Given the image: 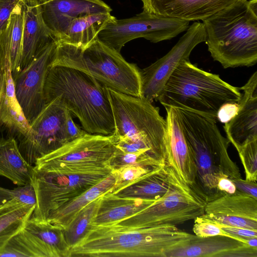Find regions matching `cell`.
I'll return each instance as SVG.
<instances>
[{
  "label": "cell",
  "mask_w": 257,
  "mask_h": 257,
  "mask_svg": "<svg viewBox=\"0 0 257 257\" xmlns=\"http://www.w3.org/2000/svg\"><path fill=\"white\" fill-rule=\"evenodd\" d=\"M196 237L175 225H91L70 257H167Z\"/></svg>",
  "instance_id": "1"
},
{
  "label": "cell",
  "mask_w": 257,
  "mask_h": 257,
  "mask_svg": "<svg viewBox=\"0 0 257 257\" xmlns=\"http://www.w3.org/2000/svg\"><path fill=\"white\" fill-rule=\"evenodd\" d=\"M44 95L46 104L58 98L79 119L87 133L113 134L107 87L92 76L70 67L51 66L45 80Z\"/></svg>",
  "instance_id": "2"
},
{
  "label": "cell",
  "mask_w": 257,
  "mask_h": 257,
  "mask_svg": "<svg viewBox=\"0 0 257 257\" xmlns=\"http://www.w3.org/2000/svg\"><path fill=\"white\" fill-rule=\"evenodd\" d=\"M175 109L195 165L197 191L208 202L221 196L217 189L221 178L241 177L239 167L229 155L230 142L216 121L186 109Z\"/></svg>",
  "instance_id": "3"
},
{
  "label": "cell",
  "mask_w": 257,
  "mask_h": 257,
  "mask_svg": "<svg viewBox=\"0 0 257 257\" xmlns=\"http://www.w3.org/2000/svg\"><path fill=\"white\" fill-rule=\"evenodd\" d=\"M202 21L208 50L224 68L256 63V0H239Z\"/></svg>",
  "instance_id": "4"
},
{
  "label": "cell",
  "mask_w": 257,
  "mask_h": 257,
  "mask_svg": "<svg viewBox=\"0 0 257 257\" xmlns=\"http://www.w3.org/2000/svg\"><path fill=\"white\" fill-rule=\"evenodd\" d=\"M240 90L219 75L200 69L186 59L172 73L156 101L164 107L186 109L217 122L219 108L227 103H238Z\"/></svg>",
  "instance_id": "5"
},
{
  "label": "cell",
  "mask_w": 257,
  "mask_h": 257,
  "mask_svg": "<svg viewBox=\"0 0 257 257\" xmlns=\"http://www.w3.org/2000/svg\"><path fill=\"white\" fill-rule=\"evenodd\" d=\"M54 66L76 69L92 76L107 88L142 97L140 69L98 37L83 49L57 41L51 64Z\"/></svg>",
  "instance_id": "6"
},
{
  "label": "cell",
  "mask_w": 257,
  "mask_h": 257,
  "mask_svg": "<svg viewBox=\"0 0 257 257\" xmlns=\"http://www.w3.org/2000/svg\"><path fill=\"white\" fill-rule=\"evenodd\" d=\"M107 90L114 123L113 134L143 141L165 164L167 123L159 108L143 97Z\"/></svg>",
  "instance_id": "7"
},
{
  "label": "cell",
  "mask_w": 257,
  "mask_h": 257,
  "mask_svg": "<svg viewBox=\"0 0 257 257\" xmlns=\"http://www.w3.org/2000/svg\"><path fill=\"white\" fill-rule=\"evenodd\" d=\"M207 203L173 170L169 188L163 196L135 214L111 224L132 227L176 226L203 215Z\"/></svg>",
  "instance_id": "8"
},
{
  "label": "cell",
  "mask_w": 257,
  "mask_h": 257,
  "mask_svg": "<svg viewBox=\"0 0 257 257\" xmlns=\"http://www.w3.org/2000/svg\"><path fill=\"white\" fill-rule=\"evenodd\" d=\"M111 171L110 167L78 173L34 169L32 184L37 203L30 217L46 221L60 208L106 178Z\"/></svg>",
  "instance_id": "9"
},
{
  "label": "cell",
  "mask_w": 257,
  "mask_h": 257,
  "mask_svg": "<svg viewBox=\"0 0 257 257\" xmlns=\"http://www.w3.org/2000/svg\"><path fill=\"white\" fill-rule=\"evenodd\" d=\"M116 137L86 133L37 160L34 168L43 171L78 173L110 167L115 153Z\"/></svg>",
  "instance_id": "10"
},
{
  "label": "cell",
  "mask_w": 257,
  "mask_h": 257,
  "mask_svg": "<svg viewBox=\"0 0 257 257\" xmlns=\"http://www.w3.org/2000/svg\"><path fill=\"white\" fill-rule=\"evenodd\" d=\"M190 22L143 11L132 17L108 23L98 39L118 52L127 42L143 38L152 43L170 40L187 30Z\"/></svg>",
  "instance_id": "11"
},
{
  "label": "cell",
  "mask_w": 257,
  "mask_h": 257,
  "mask_svg": "<svg viewBox=\"0 0 257 257\" xmlns=\"http://www.w3.org/2000/svg\"><path fill=\"white\" fill-rule=\"evenodd\" d=\"M70 111L56 98L46 103L30 124L29 137L22 140L19 149L25 160L34 166L36 161L71 142L67 121Z\"/></svg>",
  "instance_id": "12"
},
{
  "label": "cell",
  "mask_w": 257,
  "mask_h": 257,
  "mask_svg": "<svg viewBox=\"0 0 257 257\" xmlns=\"http://www.w3.org/2000/svg\"><path fill=\"white\" fill-rule=\"evenodd\" d=\"M206 40L203 23L195 22L165 55L140 70L142 97L151 102L157 100L166 81L183 60L189 59L193 49Z\"/></svg>",
  "instance_id": "13"
},
{
  "label": "cell",
  "mask_w": 257,
  "mask_h": 257,
  "mask_svg": "<svg viewBox=\"0 0 257 257\" xmlns=\"http://www.w3.org/2000/svg\"><path fill=\"white\" fill-rule=\"evenodd\" d=\"M57 46L56 40L50 42L13 77L16 97L30 124L46 105L44 85Z\"/></svg>",
  "instance_id": "14"
},
{
  "label": "cell",
  "mask_w": 257,
  "mask_h": 257,
  "mask_svg": "<svg viewBox=\"0 0 257 257\" xmlns=\"http://www.w3.org/2000/svg\"><path fill=\"white\" fill-rule=\"evenodd\" d=\"M203 214L218 224L257 230V199L239 191L208 202Z\"/></svg>",
  "instance_id": "15"
},
{
  "label": "cell",
  "mask_w": 257,
  "mask_h": 257,
  "mask_svg": "<svg viewBox=\"0 0 257 257\" xmlns=\"http://www.w3.org/2000/svg\"><path fill=\"white\" fill-rule=\"evenodd\" d=\"M44 21L58 40L71 22L89 14L111 13V8L102 0H38Z\"/></svg>",
  "instance_id": "16"
},
{
  "label": "cell",
  "mask_w": 257,
  "mask_h": 257,
  "mask_svg": "<svg viewBox=\"0 0 257 257\" xmlns=\"http://www.w3.org/2000/svg\"><path fill=\"white\" fill-rule=\"evenodd\" d=\"M165 108L167 113L165 165L171 167L184 182L197 192L195 165L176 109L171 107Z\"/></svg>",
  "instance_id": "17"
},
{
  "label": "cell",
  "mask_w": 257,
  "mask_h": 257,
  "mask_svg": "<svg viewBox=\"0 0 257 257\" xmlns=\"http://www.w3.org/2000/svg\"><path fill=\"white\" fill-rule=\"evenodd\" d=\"M240 89L243 92L237 112L224 126L227 139L235 148L257 139V71Z\"/></svg>",
  "instance_id": "18"
},
{
  "label": "cell",
  "mask_w": 257,
  "mask_h": 257,
  "mask_svg": "<svg viewBox=\"0 0 257 257\" xmlns=\"http://www.w3.org/2000/svg\"><path fill=\"white\" fill-rule=\"evenodd\" d=\"M239 0H141L143 11L188 21L203 20Z\"/></svg>",
  "instance_id": "19"
},
{
  "label": "cell",
  "mask_w": 257,
  "mask_h": 257,
  "mask_svg": "<svg viewBox=\"0 0 257 257\" xmlns=\"http://www.w3.org/2000/svg\"><path fill=\"white\" fill-rule=\"evenodd\" d=\"M257 257V247L233 238L215 235L196 237L167 257Z\"/></svg>",
  "instance_id": "20"
},
{
  "label": "cell",
  "mask_w": 257,
  "mask_h": 257,
  "mask_svg": "<svg viewBox=\"0 0 257 257\" xmlns=\"http://www.w3.org/2000/svg\"><path fill=\"white\" fill-rule=\"evenodd\" d=\"M25 11L20 71L50 42L56 40L46 25L38 0H22Z\"/></svg>",
  "instance_id": "21"
},
{
  "label": "cell",
  "mask_w": 257,
  "mask_h": 257,
  "mask_svg": "<svg viewBox=\"0 0 257 257\" xmlns=\"http://www.w3.org/2000/svg\"><path fill=\"white\" fill-rule=\"evenodd\" d=\"M4 56V68L0 84V128L4 126L17 132L23 140L30 135V125L15 94L10 58Z\"/></svg>",
  "instance_id": "22"
},
{
  "label": "cell",
  "mask_w": 257,
  "mask_h": 257,
  "mask_svg": "<svg viewBox=\"0 0 257 257\" xmlns=\"http://www.w3.org/2000/svg\"><path fill=\"white\" fill-rule=\"evenodd\" d=\"M173 169L164 165L111 193L121 197L156 201L168 191Z\"/></svg>",
  "instance_id": "23"
},
{
  "label": "cell",
  "mask_w": 257,
  "mask_h": 257,
  "mask_svg": "<svg viewBox=\"0 0 257 257\" xmlns=\"http://www.w3.org/2000/svg\"><path fill=\"white\" fill-rule=\"evenodd\" d=\"M112 190L101 196L91 225H103L115 223L135 214L155 201L119 197L111 193Z\"/></svg>",
  "instance_id": "24"
},
{
  "label": "cell",
  "mask_w": 257,
  "mask_h": 257,
  "mask_svg": "<svg viewBox=\"0 0 257 257\" xmlns=\"http://www.w3.org/2000/svg\"><path fill=\"white\" fill-rule=\"evenodd\" d=\"M115 19L111 13L89 14L76 18L57 41L84 49L98 37L99 32L108 23Z\"/></svg>",
  "instance_id": "25"
},
{
  "label": "cell",
  "mask_w": 257,
  "mask_h": 257,
  "mask_svg": "<svg viewBox=\"0 0 257 257\" xmlns=\"http://www.w3.org/2000/svg\"><path fill=\"white\" fill-rule=\"evenodd\" d=\"M34 166L24 159L16 140L12 137L0 139V176L18 186L32 184Z\"/></svg>",
  "instance_id": "26"
},
{
  "label": "cell",
  "mask_w": 257,
  "mask_h": 257,
  "mask_svg": "<svg viewBox=\"0 0 257 257\" xmlns=\"http://www.w3.org/2000/svg\"><path fill=\"white\" fill-rule=\"evenodd\" d=\"M25 11L22 0L14 8L0 35V47L10 58L13 77L20 71Z\"/></svg>",
  "instance_id": "27"
},
{
  "label": "cell",
  "mask_w": 257,
  "mask_h": 257,
  "mask_svg": "<svg viewBox=\"0 0 257 257\" xmlns=\"http://www.w3.org/2000/svg\"><path fill=\"white\" fill-rule=\"evenodd\" d=\"M115 180L112 173L99 183L60 208L46 221L66 229L79 211L106 192L113 190Z\"/></svg>",
  "instance_id": "28"
},
{
  "label": "cell",
  "mask_w": 257,
  "mask_h": 257,
  "mask_svg": "<svg viewBox=\"0 0 257 257\" xmlns=\"http://www.w3.org/2000/svg\"><path fill=\"white\" fill-rule=\"evenodd\" d=\"M2 256L55 257L46 244L24 228L0 250V257Z\"/></svg>",
  "instance_id": "29"
},
{
  "label": "cell",
  "mask_w": 257,
  "mask_h": 257,
  "mask_svg": "<svg viewBox=\"0 0 257 257\" xmlns=\"http://www.w3.org/2000/svg\"><path fill=\"white\" fill-rule=\"evenodd\" d=\"M25 229L38 237L53 251L55 257H70L71 247L67 243L64 229L47 221L28 219Z\"/></svg>",
  "instance_id": "30"
},
{
  "label": "cell",
  "mask_w": 257,
  "mask_h": 257,
  "mask_svg": "<svg viewBox=\"0 0 257 257\" xmlns=\"http://www.w3.org/2000/svg\"><path fill=\"white\" fill-rule=\"evenodd\" d=\"M35 205L23 204L0 215V250L16 234L24 228Z\"/></svg>",
  "instance_id": "31"
},
{
  "label": "cell",
  "mask_w": 257,
  "mask_h": 257,
  "mask_svg": "<svg viewBox=\"0 0 257 257\" xmlns=\"http://www.w3.org/2000/svg\"><path fill=\"white\" fill-rule=\"evenodd\" d=\"M101 196L81 209L68 227L64 229L65 238L71 248L87 233L97 211Z\"/></svg>",
  "instance_id": "32"
},
{
  "label": "cell",
  "mask_w": 257,
  "mask_h": 257,
  "mask_svg": "<svg viewBox=\"0 0 257 257\" xmlns=\"http://www.w3.org/2000/svg\"><path fill=\"white\" fill-rule=\"evenodd\" d=\"M164 165V162L151 153H124L118 148L109 163L112 170L129 165L157 168Z\"/></svg>",
  "instance_id": "33"
},
{
  "label": "cell",
  "mask_w": 257,
  "mask_h": 257,
  "mask_svg": "<svg viewBox=\"0 0 257 257\" xmlns=\"http://www.w3.org/2000/svg\"><path fill=\"white\" fill-rule=\"evenodd\" d=\"M243 166L245 180L257 181V139H255L235 148Z\"/></svg>",
  "instance_id": "34"
},
{
  "label": "cell",
  "mask_w": 257,
  "mask_h": 257,
  "mask_svg": "<svg viewBox=\"0 0 257 257\" xmlns=\"http://www.w3.org/2000/svg\"><path fill=\"white\" fill-rule=\"evenodd\" d=\"M156 168H157L129 165L112 170L111 173L114 176L115 180V183L113 190L118 189L126 185Z\"/></svg>",
  "instance_id": "35"
},
{
  "label": "cell",
  "mask_w": 257,
  "mask_h": 257,
  "mask_svg": "<svg viewBox=\"0 0 257 257\" xmlns=\"http://www.w3.org/2000/svg\"><path fill=\"white\" fill-rule=\"evenodd\" d=\"M194 220L193 231L197 237L204 238L215 235H223L239 240L226 233L216 222L206 217L204 214L196 217Z\"/></svg>",
  "instance_id": "36"
},
{
  "label": "cell",
  "mask_w": 257,
  "mask_h": 257,
  "mask_svg": "<svg viewBox=\"0 0 257 257\" xmlns=\"http://www.w3.org/2000/svg\"><path fill=\"white\" fill-rule=\"evenodd\" d=\"M14 198L25 205H35L37 197L35 188L32 184H27L11 190Z\"/></svg>",
  "instance_id": "37"
},
{
  "label": "cell",
  "mask_w": 257,
  "mask_h": 257,
  "mask_svg": "<svg viewBox=\"0 0 257 257\" xmlns=\"http://www.w3.org/2000/svg\"><path fill=\"white\" fill-rule=\"evenodd\" d=\"M217 224L226 233L246 244L248 238H257L256 229Z\"/></svg>",
  "instance_id": "38"
},
{
  "label": "cell",
  "mask_w": 257,
  "mask_h": 257,
  "mask_svg": "<svg viewBox=\"0 0 257 257\" xmlns=\"http://www.w3.org/2000/svg\"><path fill=\"white\" fill-rule=\"evenodd\" d=\"M21 0H0V35L7 26L12 11Z\"/></svg>",
  "instance_id": "39"
},
{
  "label": "cell",
  "mask_w": 257,
  "mask_h": 257,
  "mask_svg": "<svg viewBox=\"0 0 257 257\" xmlns=\"http://www.w3.org/2000/svg\"><path fill=\"white\" fill-rule=\"evenodd\" d=\"M231 180L238 191L257 199L256 182L243 179L241 177Z\"/></svg>",
  "instance_id": "40"
},
{
  "label": "cell",
  "mask_w": 257,
  "mask_h": 257,
  "mask_svg": "<svg viewBox=\"0 0 257 257\" xmlns=\"http://www.w3.org/2000/svg\"><path fill=\"white\" fill-rule=\"evenodd\" d=\"M238 108V103H227L223 104L218 111L217 120L226 123L233 117Z\"/></svg>",
  "instance_id": "41"
},
{
  "label": "cell",
  "mask_w": 257,
  "mask_h": 257,
  "mask_svg": "<svg viewBox=\"0 0 257 257\" xmlns=\"http://www.w3.org/2000/svg\"><path fill=\"white\" fill-rule=\"evenodd\" d=\"M217 189L221 196L225 194H234L238 191L232 180L227 178H222L219 180Z\"/></svg>",
  "instance_id": "42"
},
{
  "label": "cell",
  "mask_w": 257,
  "mask_h": 257,
  "mask_svg": "<svg viewBox=\"0 0 257 257\" xmlns=\"http://www.w3.org/2000/svg\"><path fill=\"white\" fill-rule=\"evenodd\" d=\"M14 199L11 190L0 187V207Z\"/></svg>",
  "instance_id": "43"
},
{
  "label": "cell",
  "mask_w": 257,
  "mask_h": 257,
  "mask_svg": "<svg viewBox=\"0 0 257 257\" xmlns=\"http://www.w3.org/2000/svg\"><path fill=\"white\" fill-rule=\"evenodd\" d=\"M23 204L20 203L16 199L14 198L4 205L0 207V215L16 208Z\"/></svg>",
  "instance_id": "44"
},
{
  "label": "cell",
  "mask_w": 257,
  "mask_h": 257,
  "mask_svg": "<svg viewBox=\"0 0 257 257\" xmlns=\"http://www.w3.org/2000/svg\"><path fill=\"white\" fill-rule=\"evenodd\" d=\"M4 54L0 47V84L2 78V74L4 71ZM1 128H0V131Z\"/></svg>",
  "instance_id": "45"
}]
</instances>
